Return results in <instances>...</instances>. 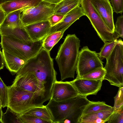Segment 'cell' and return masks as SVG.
<instances>
[{"label":"cell","mask_w":123,"mask_h":123,"mask_svg":"<svg viewBox=\"0 0 123 123\" xmlns=\"http://www.w3.org/2000/svg\"><path fill=\"white\" fill-rule=\"evenodd\" d=\"M94 8L108 27L115 32L113 11L109 0H90Z\"/></svg>","instance_id":"obj_13"},{"label":"cell","mask_w":123,"mask_h":123,"mask_svg":"<svg viewBox=\"0 0 123 123\" xmlns=\"http://www.w3.org/2000/svg\"><path fill=\"white\" fill-rule=\"evenodd\" d=\"M14 0H0V5L5 2Z\"/></svg>","instance_id":"obj_38"},{"label":"cell","mask_w":123,"mask_h":123,"mask_svg":"<svg viewBox=\"0 0 123 123\" xmlns=\"http://www.w3.org/2000/svg\"><path fill=\"white\" fill-rule=\"evenodd\" d=\"M4 61L2 52L0 50V70L4 67Z\"/></svg>","instance_id":"obj_35"},{"label":"cell","mask_w":123,"mask_h":123,"mask_svg":"<svg viewBox=\"0 0 123 123\" xmlns=\"http://www.w3.org/2000/svg\"><path fill=\"white\" fill-rule=\"evenodd\" d=\"M80 42L75 34H68L59 47L55 60L59 67L61 81L74 78Z\"/></svg>","instance_id":"obj_3"},{"label":"cell","mask_w":123,"mask_h":123,"mask_svg":"<svg viewBox=\"0 0 123 123\" xmlns=\"http://www.w3.org/2000/svg\"><path fill=\"white\" fill-rule=\"evenodd\" d=\"M0 36L2 50L25 61L36 55L43 47L42 40L26 43L13 37Z\"/></svg>","instance_id":"obj_5"},{"label":"cell","mask_w":123,"mask_h":123,"mask_svg":"<svg viewBox=\"0 0 123 123\" xmlns=\"http://www.w3.org/2000/svg\"><path fill=\"white\" fill-rule=\"evenodd\" d=\"M79 95L70 81H57L54 83L50 98L58 102L66 101L75 98Z\"/></svg>","instance_id":"obj_11"},{"label":"cell","mask_w":123,"mask_h":123,"mask_svg":"<svg viewBox=\"0 0 123 123\" xmlns=\"http://www.w3.org/2000/svg\"><path fill=\"white\" fill-rule=\"evenodd\" d=\"M107 122L108 123H123V106L118 109L114 110Z\"/></svg>","instance_id":"obj_30"},{"label":"cell","mask_w":123,"mask_h":123,"mask_svg":"<svg viewBox=\"0 0 123 123\" xmlns=\"http://www.w3.org/2000/svg\"><path fill=\"white\" fill-rule=\"evenodd\" d=\"M50 3L56 4L60 2L62 0H42Z\"/></svg>","instance_id":"obj_37"},{"label":"cell","mask_w":123,"mask_h":123,"mask_svg":"<svg viewBox=\"0 0 123 123\" xmlns=\"http://www.w3.org/2000/svg\"><path fill=\"white\" fill-rule=\"evenodd\" d=\"M103 63L98 53L91 50L87 46L83 47L79 52L75 70L77 74L76 78L103 67Z\"/></svg>","instance_id":"obj_9"},{"label":"cell","mask_w":123,"mask_h":123,"mask_svg":"<svg viewBox=\"0 0 123 123\" xmlns=\"http://www.w3.org/2000/svg\"><path fill=\"white\" fill-rule=\"evenodd\" d=\"M19 118L22 123H49L34 116L25 113L20 114Z\"/></svg>","instance_id":"obj_29"},{"label":"cell","mask_w":123,"mask_h":123,"mask_svg":"<svg viewBox=\"0 0 123 123\" xmlns=\"http://www.w3.org/2000/svg\"><path fill=\"white\" fill-rule=\"evenodd\" d=\"M24 27L31 40L35 42L42 40L48 35L51 26L47 20L33 23Z\"/></svg>","instance_id":"obj_15"},{"label":"cell","mask_w":123,"mask_h":123,"mask_svg":"<svg viewBox=\"0 0 123 123\" xmlns=\"http://www.w3.org/2000/svg\"><path fill=\"white\" fill-rule=\"evenodd\" d=\"M113 108L106 104L104 102L91 101L85 107L82 115L109 110Z\"/></svg>","instance_id":"obj_24"},{"label":"cell","mask_w":123,"mask_h":123,"mask_svg":"<svg viewBox=\"0 0 123 123\" xmlns=\"http://www.w3.org/2000/svg\"><path fill=\"white\" fill-rule=\"evenodd\" d=\"M114 11L118 14L123 11V0H111Z\"/></svg>","instance_id":"obj_33"},{"label":"cell","mask_w":123,"mask_h":123,"mask_svg":"<svg viewBox=\"0 0 123 123\" xmlns=\"http://www.w3.org/2000/svg\"><path fill=\"white\" fill-rule=\"evenodd\" d=\"M80 5L85 15L104 43L119 37L116 32H113L105 23L94 8L90 0H81Z\"/></svg>","instance_id":"obj_7"},{"label":"cell","mask_w":123,"mask_h":123,"mask_svg":"<svg viewBox=\"0 0 123 123\" xmlns=\"http://www.w3.org/2000/svg\"><path fill=\"white\" fill-rule=\"evenodd\" d=\"M6 16L5 12L2 10L0 12V25L2 24Z\"/></svg>","instance_id":"obj_36"},{"label":"cell","mask_w":123,"mask_h":123,"mask_svg":"<svg viewBox=\"0 0 123 123\" xmlns=\"http://www.w3.org/2000/svg\"><path fill=\"white\" fill-rule=\"evenodd\" d=\"M0 35L13 37L26 43H29L32 41L24 26H0Z\"/></svg>","instance_id":"obj_16"},{"label":"cell","mask_w":123,"mask_h":123,"mask_svg":"<svg viewBox=\"0 0 123 123\" xmlns=\"http://www.w3.org/2000/svg\"><path fill=\"white\" fill-rule=\"evenodd\" d=\"M64 32H56L48 35L42 40L43 47L50 52L62 38Z\"/></svg>","instance_id":"obj_23"},{"label":"cell","mask_w":123,"mask_h":123,"mask_svg":"<svg viewBox=\"0 0 123 123\" xmlns=\"http://www.w3.org/2000/svg\"><path fill=\"white\" fill-rule=\"evenodd\" d=\"M81 0H62L55 4L54 14H59L63 15L75 7L80 6Z\"/></svg>","instance_id":"obj_20"},{"label":"cell","mask_w":123,"mask_h":123,"mask_svg":"<svg viewBox=\"0 0 123 123\" xmlns=\"http://www.w3.org/2000/svg\"><path fill=\"white\" fill-rule=\"evenodd\" d=\"M2 10L1 9L0 6V12Z\"/></svg>","instance_id":"obj_41"},{"label":"cell","mask_w":123,"mask_h":123,"mask_svg":"<svg viewBox=\"0 0 123 123\" xmlns=\"http://www.w3.org/2000/svg\"><path fill=\"white\" fill-rule=\"evenodd\" d=\"M49 100L46 106L51 114L53 123H78L85 107L91 101L86 97L79 95L63 101Z\"/></svg>","instance_id":"obj_2"},{"label":"cell","mask_w":123,"mask_h":123,"mask_svg":"<svg viewBox=\"0 0 123 123\" xmlns=\"http://www.w3.org/2000/svg\"><path fill=\"white\" fill-rule=\"evenodd\" d=\"M2 108L0 109V122L1 121V117L2 116Z\"/></svg>","instance_id":"obj_39"},{"label":"cell","mask_w":123,"mask_h":123,"mask_svg":"<svg viewBox=\"0 0 123 123\" xmlns=\"http://www.w3.org/2000/svg\"><path fill=\"white\" fill-rule=\"evenodd\" d=\"M2 108V105H1V102L0 100V109Z\"/></svg>","instance_id":"obj_40"},{"label":"cell","mask_w":123,"mask_h":123,"mask_svg":"<svg viewBox=\"0 0 123 123\" xmlns=\"http://www.w3.org/2000/svg\"><path fill=\"white\" fill-rule=\"evenodd\" d=\"M8 88L7 107L18 114L23 113L35 106L43 105L45 102L40 96L12 85Z\"/></svg>","instance_id":"obj_4"},{"label":"cell","mask_w":123,"mask_h":123,"mask_svg":"<svg viewBox=\"0 0 123 123\" xmlns=\"http://www.w3.org/2000/svg\"><path fill=\"white\" fill-rule=\"evenodd\" d=\"M64 16L59 14H53L48 18V20L52 27L59 23L63 18Z\"/></svg>","instance_id":"obj_34"},{"label":"cell","mask_w":123,"mask_h":123,"mask_svg":"<svg viewBox=\"0 0 123 123\" xmlns=\"http://www.w3.org/2000/svg\"><path fill=\"white\" fill-rule=\"evenodd\" d=\"M84 15L85 14L81 7H75L65 15L59 23L51 27L48 35L56 32H65L74 23Z\"/></svg>","instance_id":"obj_14"},{"label":"cell","mask_w":123,"mask_h":123,"mask_svg":"<svg viewBox=\"0 0 123 123\" xmlns=\"http://www.w3.org/2000/svg\"><path fill=\"white\" fill-rule=\"evenodd\" d=\"M42 0H16L5 2L0 6L6 15L12 12L38 5Z\"/></svg>","instance_id":"obj_18"},{"label":"cell","mask_w":123,"mask_h":123,"mask_svg":"<svg viewBox=\"0 0 123 123\" xmlns=\"http://www.w3.org/2000/svg\"><path fill=\"white\" fill-rule=\"evenodd\" d=\"M27 73L32 74L37 78L50 99L53 84L57 80V73L50 52L42 47L36 55L25 62L16 76Z\"/></svg>","instance_id":"obj_1"},{"label":"cell","mask_w":123,"mask_h":123,"mask_svg":"<svg viewBox=\"0 0 123 123\" xmlns=\"http://www.w3.org/2000/svg\"><path fill=\"white\" fill-rule=\"evenodd\" d=\"M22 9L11 12L6 15L4 21L0 25L20 26H24L20 19Z\"/></svg>","instance_id":"obj_22"},{"label":"cell","mask_w":123,"mask_h":123,"mask_svg":"<svg viewBox=\"0 0 123 123\" xmlns=\"http://www.w3.org/2000/svg\"><path fill=\"white\" fill-rule=\"evenodd\" d=\"M104 68L106 73L104 80L111 85L121 87L123 86V42L121 39L106 59Z\"/></svg>","instance_id":"obj_6"},{"label":"cell","mask_w":123,"mask_h":123,"mask_svg":"<svg viewBox=\"0 0 123 123\" xmlns=\"http://www.w3.org/2000/svg\"><path fill=\"white\" fill-rule=\"evenodd\" d=\"M103 80L76 78L70 82L79 95L87 97L96 95L101 89Z\"/></svg>","instance_id":"obj_12"},{"label":"cell","mask_w":123,"mask_h":123,"mask_svg":"<svg viewBox=\"0 0 123 123\" xmlns=\"http://www.w3.org/2000/svg\"><path fill=\"white\" fill-rule=\"evenodd\" d=\"M12 85L40 96L45 102L50 99L44 87L30 73L16 76Z\"/></svg>","instance_id":"obj_10"},{"label":"cell","mask_w":123,"mask_h":123,"mask_svg":"<svg viewBox=\"0 0 123 123\" xmlns=\"http://www.w3.org/2000/svg\"><path fill=\"white\" fill-rule=\"evenodd\" d=\"M23 113L34 116L49 123H53L51 114L46 105H43L35 106Z\"/></svg>","instance_id":"obj_21"},{"label":"cell","mask_w":123,"mask_h":123,"mask_svg":"<svg viewBox=\"0 0 123 123\" xmlns=\"http://www.w3.org/2000/svg\"><path fill=\"white\" fill-rule=\"evenodd\" d=\"M114 111L113 107L109 110L82 115L78 123H105Z\"/></svg>","instance_id":"obj_17"},{"label":"cell","mask_w":123,"mask_h":123,"mask_svg":"<svg viewBox=\"0 0 123 123\" xmlns=\"http://www.w3.org/2000/svg\"><path fill=\"white\" fill-rule=\"evenodd\" d=\"M55 5L42 0L37 6L22 9L20 19L23 25L48 20L54 14Z\"/></svg>","instance_id":"obj_8"},{"label":"cell","mask_w":123,"mask_h":123,"mask_svg":"<svg viewBox=\"0 0 123 123\" xmlns=\"http://www.w3.org/2000/svg\"></svg>","instance_id":"obj_42"},{"label":"cell","mask_w":123,"mask_h":123,"mask_svg":"<svg viewBox=\"0 0 123 123\" xmlns=\"http://www.w3.org/2000/svg\"><path fill=\"white\" fill-rule=\"evenodd\" d=\"M114 31L119 37L123 38V16L121 15L118 17L116 23Z\"/></svg>","instance_id":"obj_32"},{"label":"cell","mask_w":123,"mask_h":123,"mask_svg":"<svg viewBox=\"0 0 123 123\" xmlns=\"http://www.w3.org/2000/svg\"><path fill=\"white\" fill-rule=\"evenodd\" d=\"M2 53L6 67L12 75L16 74L26 62L3 50Z\"/></svg>","instance_id":"obj_19"},{"label":"cell","mask_w":123,"mask_h":123,"mask_svg":"<svg viewBox=\"0 0 123 123\" xmlns=\"http://www.w3.org/2000/svg\"><path fill=\"white\" fill-rule=\"evenodd\" d=\"M118 41L117 39L104 43L100 49V52L98 53L99 57L102 61L108 58Z\"/></svg>","instance_id":"obj_26"},{"label":"cell","mask_w":123,"mask_h":123,"mask_svg":"<svg viewBox=\"0 0 123 123\" xmlns=\"http://www.w3.org/2000/svg\"><path fill=\"white\" fill-rule=\"evenodd\" d=\"M106 73V70L104 67L100 68L78 78L93 80H103Z\"/></svg>","instance_id":"obj_27"},{"label":"cell","mask_w":123,"mask_h":123,"mask_svg":"<svg viewBox=\"0 0 123 123\" xmlns=\"http://www.w3.org/2000/svg\"><path fill=\"white\" fill-rule=\"evenodd\" d=\"M8 86L5 84L0 77V100L2 107L7 106Z\"/></svg>","instance_id":"obj_28"},{"label":"cell","mask_w":123,"mask_h":123,"mask_svg":"<svg viewBox=\"0 0 123 123\" xmlns=\"http://www.w3.org/2000/svg\"><path fill=\"white\" fill-rule=\"evenodd\" d=\"M114 110H117L123 106V87H119L118 92L114 97Z\"/></svg>","instance_id":"obj_31"},{"label":"cell","mask_w":123,"mask_h":123,"mask_svg":"<svg viewBox=\"0 0 123 123\" xmlns=\"http://www.w3.org/2000/svg\"><path fill=\"white\" fill-rule=\"evenodd\" d=\"M20 114L7 107L6 112H2L0 122L2 123H22L19 118Z\"/></svg>","instance_id":"obj_25"}]
</instances>
